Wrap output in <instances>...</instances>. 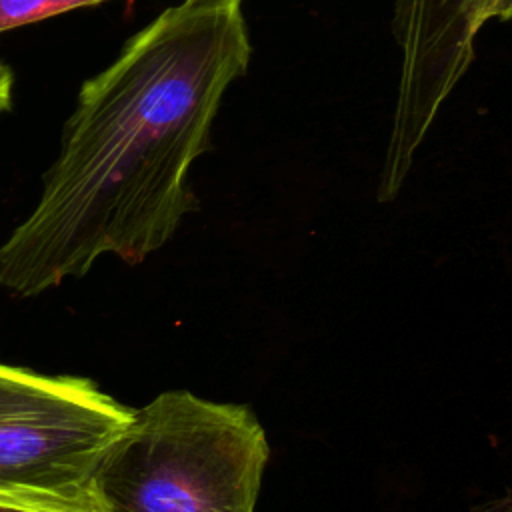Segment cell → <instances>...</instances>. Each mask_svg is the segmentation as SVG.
I'll use <instances>...</instances> for the list:
<instances>
[{
  "mask_svg": "<svg viewBox=\"0 0 512 512\" xmlns=\"http://www.w3.org/2000/svg\"><path fill=\"white\" fill-rule=\"evenodd\" d=\"M250 58L242 0H182L130 36L80 86L34 210L0 244V286L28 298L160 250L198 210L190 170Z\"/></svg>",
  "mask_w": 512,
  "mask_h": 512,
  "instance_id": "obj_1",
  "label": "cell"
},
{
  "mask_svg": "<svg viewBox=\"0 0 512 512\" xmlns=\"http://www.w3.org/2000/svg\"><path fill=\"white\" fill-rule=\"evenodd\" d=\"M270 446L242 404L168 390L102 454L92 512H256Z\"/></svg>",
  "mask_w": 512,
  "mask_h": 512,
  "instance_id": "obj_2",
  "label": "cell"
},
{
  "mask_svg": "<svg viewBox=\"0 0 512 512\" xmlns=\"http://www.w3.org/2000/svg\"><path fill=\"white\" fill-rule=\"evenodd\" d=\"M132 414L88 378L0 362V504L92 512L94 470Z\"/></svg>",
  "mask_w": 512,
  "mask_h": 512,
  "instance_id": "obj_3",
  "label": "cell"
},
{
  "mask_svg": "<svg viewBox=\"0 0 512 512\" xmlns=\"http://www.w3.org/2000/svg\"><path fill=\"white\" fill-rule=\"evenodd\" d=\"M100 2L106 0H0V32Z\"/></svg>",
  "mask_w": 512,
  "mask_h": 512,
  "instance_id": "obj_4",
  "label": "cell"
},
{
  "mask_svg": "<svg viewBox=\"0 0 512 512\" xmlns=\"http://www.w3.org/2000/svg\"><path fill=\"white\" fill-rule=\"evenodd\" d=\"M12 72L4 60H0V114L12 104Z\"/></svg>",
  "mask_w": 512,
  "mask_h": 512,
  "instance_id": "obj_5",
  "label": "cell"
},
{
  "mask_svg": "<svg viewBox=\"0 0 512 512\" xmlns=\"http://www.w3.org/2000/svg\"><path fill=\"white\" fill-rule=\"evenodd\" d=\"M0 512H46V510H34V508H22V506L0 504Z\"/></svg>",
  "mask_w": 512,
  "mask_h": 512,
  "instance_id": "obj_6",
  "label": "cell"
}]
</instances>
